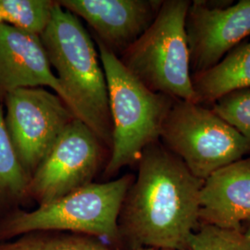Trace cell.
I'll return each mask as SVG.
<instances>
[{"label":"cell","mask_w":250,"mask_h":250,"mask_svg":"<svg viewBox=\"0 0 250 250\" xmlns=\"http://www.w3.org/2000/svg\"><path fill=\"white\" fill-rule=\"evenodd\" d=\"M119 216L122 250H189L204 181L161 141L145 148Z\"/></svg>","instance_id":"6da1fadb"},{"label":"cell","mask_w":250,"mask_h":250,"mask_svg":"<svg viewBox=\"0 0 250 250\" xmlns=\"http://www.w3.org/2000/svg\"><path fill=\"white\" fill-rule=\"evenodd\" d=\"M65 95V103L111 150L112 123L107 80L98 47L80 19L57 1L40 36Z\"/></svg>","instance_id":"7a4b0ae2"},{"label":"cell","mask_w":250,"mask_h":250,"mask_svg":"<svg viewBox=\"0 0 250 250\" xmlns=\"http://www.w3.org/2000/svg\"><path fill=\"white\" fill-rule=\"evenodd\" d=\"M134 175L92 183L71 194L26 211L16 208L0 218V243L36 231L86 234L122 250L119 216Z\"/></svg>","instance_id":"3957f363"},{"label":"cell","mask_w":250,"mask_h":250,"mask_svg":"<svg viewBox=\"0 0 250 250\" xmlns=\"http://www.w3.org/2000/svg\"><path fill=\"white\" fill-rule=\"evenodd\" d=\"M95 43L106 75L112 123V146L103 170L107 180L137 164L145 148L160 141L162 125L176 99L147 89L116 55Z\"/></svg>","instance_id":"277c9868"},{"label":"cell","mask_w":250,"mask_h":250,"mask_svg":"<svg viewBox=\"0 0 250 250\" xmlns=\"http://www.w3.org/2000/svg\"><path fill=\"white\" fill-rule=\"evenodd\" d=\"M190 4V0H163L151 25L118 58L147 89L199 103L192 83L186 32Z\"/></svg>","instance_id":"5b68a950"},{"label":"cell","mask_w":250,"mask_h":250,"mask_svg":"<svg viewBox=\"0 0 250 250\" xmlns=\"http://www.w3.org/2000/svg\"><path fill=\"white\" fill-rule=\"evenodd\" d=\"M160 141L203 181L250 155L245 137L211 107L178 99L162 125Z\"/></svg>","instance_id":"8992f818"},{"label":"cell","mask_w":250,"mask_h":250,"mask_svg":"<svg viewBox=\"0 0 250 250\" xmlns=\"http://www.w3.org/2000/svg\"><path fill=\"white\" fill-rule=\"evenodd\" d=\"M109 154L89 126L75 118L31 176L28 200L43 205L94 183Z\"/></svg>","instance_id":"52a82bcc"},{"label":"cell","mask_w":250,"mask_h":250,"mask_svg":"<svg viewBox=\"0 0 250 250\" xmlns=\"http://www.w3.org/2000/svg\"><path fill=\"white\" fill-rule=\"evenodd\" d=\"M4 102L9 138L31 178L65 128L77 117L60 96L44 87L14 90Z\"/></svg>","instance_id":"ba28073f"},{"label":"cell","mask_w":250,"mask_h":250,"mask_svg":"<svg viewBox=\"0 0 250 250\" xmlns=\"http://www.w3.org/2000/svg\"><path fill=\"white\" fill-rule=\"evenodd\" d=\"M186 32L192 74L207 71L250 38V0H193Z\"/></svg>","instance_id":"9c48e42d"},{"label":"cell","mask_w":250,"mask_h":250,"mask_svg":"<svg viewBox=\"0 0 250 250\" xmlns=\"http://www.w3.org/2000/svg\"><path fill=\"white\" fill-rule=\"evenodd\" d=\"M63 9L84 20L93 38L119 57L143 35L163 0H60Z\"/></svg>","instance_id":"30bf717a"},{"label":"cell","mask_w":250,"mask_h":250,"mask_svg":"<svg viewBox=\"0 0 250 250\" xmlns=\"http://www.w3.org/2000/svg\"><path fill=\"white\" fill-rule=\"evenodd\" d=\"M34 87H49L65 102L40 37L0 23V99L14 90Z\"/></svg>","instance_id":"8fae6325"},{"label":"cell","mask_w":250,"mask_h":250,"mask_svg":"<svg viewBox=\"0 0 250 250\" xmlns=\"http://www.w3.org/2000/svg\"><path fill=\"white\" fill-rule=\"evenodd\" d=\"M250 218V156L216 170L200 191L199 224L240 230Z\"/></svg>","instance_id":"7c38bea8"},{"label":"cell","mask_w":250,"mask_h":250,"mask_svg":"<svg viewBox=\"0 0 250 250\" xmlns=\"http://www.w3.org/2000/svg\"><path fill=\"white\" fill-rule=\"evenodd\" d=\"M192 83L199 103L205 106L233 91L250 88V38L210 69L192 74Z\"/></svg>","instance_id":"4fadbf2b"},{"label":"cell","mask_w":250,"mask_h":250,"mask_svg":"<svg viewBox=\"0 0 250 250\" xmlns=\"http://www.w3.org/2000/svg\"><path fill=\"white\" fill-rule=\"evenodd\" d=\"M30 177L19 161L0 107V217L28 201Z\"/></svg>","instance_id":"5bb4252c"},{"label":"cell","mask_w":250,"mask_h":250,"mask_svg":"<svg viewBox=\"0 0 250 250\" xmlns=\"http://www.w3.org/2000/svg\"><path fill=\"white\" fill-rule=\"evenodd\" d=\"M0 250H117L101 239L82 233L36 231L0 243Z\"/></svg>","instance_id":"9a60e30c"},{"label":"cell","mask_w":250,"mask_h":250,"mask_svg":"<svg viewBox=\"0 0 250 250\" xmlns=\"http://www.w3.org/2000/svg\"><path fill=\"white\" fill-rule=\"evenodd\" d=\"M56 6L54 0H0V21L40 37L49 25Z\"/></svg>","instance_id":"2e32d148"},{"label":"cell","mask_w":250,"mask_h":250,"mask_svg":"<svg viewBox=\"0 0 250 250\" xmlns=\"http://www.w3.org/2000/svg\"><path fill=\"white\" fill-rule=\"evenodd\" d=\"M189 250H250V240L241 230L199 224L190 239Z\"/></svg>","instance_id":"e0dca14e"},{"label":"cell","mask_w":250,"mask_h":250,"mask_svg":"<svg viewBox=\"0 0 250 250\" xmlns=\"http://www.w3.org/2000/svg\"><path fill=\"white\" fill-rule=\"evenodd\" d=\"M210 107L235 128L250 146V88L229 93L216 100Z\"/></svg>","instance_id":"ac0fdd59"},{"label":"cell","mask_w":250,"mask_h":250,"mask_svg":"<svg viewBox=\"0 0 250 250\" xmlns=\"http://www.w3.org/2000/svg\"><path fill=\"white\" fill-rule=\"evenodd\" d=\"M241 232L250 240V218L241 224Z\"/></svg>","instance_id":"d6986e66"},{"label":"cell","mask_w":250,"mask_h":250,"mask_svg":"<svg viewBox=\"0 0 250 250\" xmlns=\"http://www.w3.org/2000/svg\"><path fill=\"white\" fill-rule=\"evenodd\" d=\"M134 250H164V249H154V248H140V249H136Z\"/></svg>","instance_id":"ffe728a7"},{"label":"cell","mask_w":250,"mask_h":250,"mask_svg":"<svg viewBox=\"0 0 250 250\" xmlns=\"http://www.w3.org/2000/svg\"><path fill=\"white\" fill-rule=\"evenodd\" d=\"M0 23H1V21H0Z\"/></svg>","instance_id":"44dd1931"}]
</instances>
